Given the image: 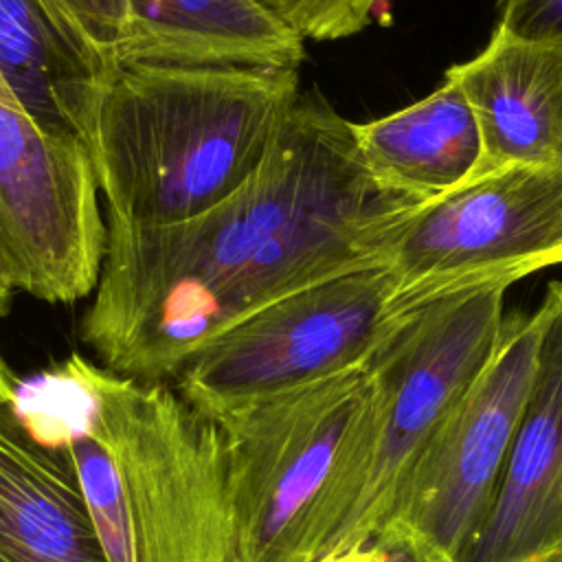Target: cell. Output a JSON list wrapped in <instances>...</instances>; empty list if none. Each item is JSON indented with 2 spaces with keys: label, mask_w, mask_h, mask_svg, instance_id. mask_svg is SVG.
<instances>
[{
  "label": "cell",
  "mask_w": 562,
  "mask_h": 562,
  "mask_svg": "<svg viewBox=\"0 0 562 562\" xmlns=\"http://www.w3.org/2000/svg\"><path fill=\"white\" fill-rule=\"evenodd\" d=\"M18 393L66 417L57 437L108 562H233L224 435L176 389L72 353Z\"/></svg>",
  "instance_id": "2"
},
{
  "label": "cell",
  "mask_w": 562,
  "mask_h": 562,
  "mask_svg": "<svg viewBox=\"0 0 562 562\" xmlns=\"http://www.w3.org/2000/svg\"><path fill=\"white\" fill-rule=\"evenodd\" d=\"M446 77L479 127L476 176L509 165L562 169V42L522 37L496 22L483 50Z\"/></svg>",
  "instance_id": "11"
},
{
  "label": "cell",
  "mask_w": 562,
  "mask_h": 562,
  "mask_svg": "<svg viewBox=\"0 0 562 562\" xmlns=\"http://www.w3.org/2000/svg\"><path fill=\"white\" fill-rule=\"evenodd\" d=\"M498 22L512 33L562 42V0H496Z\"/></svg>",
  "instance_id": "17"
},
{
  "label": "cell",
  "mask_w": 562,
  "mask_h": 562,
  "mask_svg": "<svg viewBox=\"0 0 562 562\" xmlns=\"http://www.w3.org/2000/svg\"><path fill=\"white\" fill-rule=\"evenodd\" d=\"M299 97V68L119 64L92 125L108 213L173 224L233 195L263 162Z\"/></svg>",
  "instance_id": "3"
},
{
  "label": "cell",
  "mask_w": 562,
  "mask_h": 562,
  "mask_svg": "<svg viewBox=\"0 0 562 562\" xmlns=\"http://www.w3.org/2000/svg\"><path fill=\"white\" fill-rule=\"evenodd\" d=\"M391 312L562 263V169L509 165L417 206L389 255Z\"/></svg>",
  "instance_id": "8"
},
{
  "label": "cell",
  "mask_w": 562,
  "mask_h": 562,
  "mask_svg": "<svg viewBox=\"0 0 562 562\" xmlns=\"http://www.w3.org/2000/svg\"><path fill=\"white\" fill-rule=\"evenodd\" d=\"M0 562H108L66 443L18 397L0 406Z\"/></svg>",
  "instance_id": "12"
},
{
  "label": "cell",
  "mask_w": 562,
  "mask_h": 562,
  "mask_svg": "<svg viewBox=\"0 0 562 562\" xmlns=\"http://www.w3.org/2000/svg\"><path fill=\"white\" fill-rule=\"evenodd\" d=\"M103 246L88 149L48 134L0 72V255L15 290L81 301L97 285Z\"/></svg>",
  "instance_id": "9"
},
{
  "label": "cell",
  "mask_w": 562,
  "mask_h": 562,
  "mask_svg": "<svg viewBox=\"0 0 562 562\" xmlns=\"http://www.w3.org/2000/svg\"><path fill=\"white\" fill-rule=\"evenodd\" d=\"M505 283L393 310L362 364L371 391L307 525L299 562L371 544L419 450L492 358Z\"/></svg>",
  "instance_id": "4"
},
{
  "label": "cell",
  "mask_w": 562,
  "mask_h": 562,
  "mask_svg": "<svg viewBox=\"0 0 562 562\" xmlns=\"http://www.w3.org/2000/svg\"><path fill=\"white\" fill-rule=\"evenodd\" d=\"M540 331V310L505 316L492 358L419 450L371 544L404 562H461L496 501Z\"/></svg>",
  "instance_id": "5"
},
{
  "label": "cell",
  "mask_w": 562,
  "mask_h": 562,
  "mask_svg": "<svg viewBox=\"0 0 562 562\" xmlns=\"http://www.w3.org/2000/svg\"><path fill=\"white\" fill-rule=\"evenodd\" d=\"M533 382L496 501L461 562H562V281L544 290Z\"/></svg>",
  "instance_id": "10"
},
{
  "label": "cell",
  "mask_w": 562,
  "mask_h": 562,
  "mask_svg": "<svg viewBox=\"0 0 562 562\" xmlns=\"http://www.w3.org/2000/svg\"><path fill=\"white\" fill-rule=\"evenodd\" d=\"M303 42H331L360 33L378 0H257Z\"/></svg>",
  "instance_id": "16"
},
{
  "label": "cell",
  "mask_w": 562,
  "mask_h": 562,
  "mask_svg": "<svg viewBox=\"0 0 562 562\" xmlns=\"http://www.w3.org/2000/svg\"><path fill=\"white\" fill-rule=\"evenodd\" d=\"M422 204L369 173L351 121L323 94L299 92L259 169L213 209L173 224L105 215L81 338L116 375L173 380L266 303L386 261Z\"/></svg>",
  "instance_id": "1"
},
{
  "label": "cell",
  "mask_w": 562,
  "mask_h": 562,
  "mask_svg": "<svg viewBox=\"0 0 562 562\" xmlns=\"http://www.w3.org/2000/svg\"><path fill=\"white\" fill-rule=\"evenodd\" d=\"M15 285H13V279L9 274V268L0 255V316H4L11 307V301H13V294H15Z\"/></svg>",
  "instance_id": "21"
},
{
  "label": "cell",
  "mask_w": 562,
  "mask_h": 562,
  "mask_svg": "<svg viewBox=\"0 0 562 562\" xmlns=\"http://www.w3.org/2000/svg\"><path fill=\"white\" fill-rule=\"evenodd\" d=\"M351 132L373 178L424 202L465 184L481 165L474 114L450 77L397 112L351 123Z\"/></svg>",
  "instance_id": "15"
},
{
  "label": "cell",
  "mask_w": 562,
  "mask_h": 562,
  "mask_svg": "<svg viewBox=\"0 0 562 562\" xmlns=\"http://www.w3.org/2000/svg\"><path fill=\"white\" fill-rule=\"evenodd\" d=\"M119 64L299 68L305 42L257 0H119Z\"/></svg>",
  "instance_id": "14"
},
{
  "label": "cell",
  "mask_w": 562,
  "mask_h": 562,
  "mask_svg": "<svg viewBox=\"0 0 562 562\" xmlns=\"http://www.w3.org/2000/svg\"><path fill=\"white\" fill-rule=\"evenodd\" d=\"M369 391L360 362L213 419L228 457L233 562H299L312 514Z\"/></svg>",
  "instance_id": "6"
},
{
  "label": "cell",
  "mask_w": 562,
  "mask_h": 562,
  "mask_svg": "<svg viewBox=\"0 0 562 562\" xmlns=\"http://www.w3.org/2000/svg\"><path fill=\"white\" fill-rule=\"evenodd\" d=\"M386 261L338 272L250 312L173 378L195 411L217 419L261 397L356 367L391 314Z\"/></svg>",
  "instance_id": "7"
},
{
  "label": "cell",
  "mask_w": 562,
  "mask_h": 562,
  "mask_svg": "<svg viewBox=\"0 0 562 562\" xmlns=\"http://www.w3.org/2000/svg\"><path fill=\"white\" fill-rule=\"evenodd\" d=\"M316 562H404V560L391 551L375 547V544H364V547H353V549H347L340 553L325 555Z\"/></svg>",
  "instance_id": "19"
},
{
  "label": "cell",
  "mask_w": 562,
  "mask_h": 562,
  "mask_svg": "<svg viewBox=\"0 0 562 562\" xmlns=\"http://www.w3.org/2000/svg\"><path fill=\"white\" fill-rule=\"evenodd\" d=\"M18 384L20 380L13 375V371L9 369L7 360L0 353V406L18 397Z\"/></svg>",
  "instance_id": "20"
},
{
  "label": "cell",
  "mask_w": 562,
  "mask_h": 562,
  "mask_svg": "<svg viewBox=\"0 0 562 562\" xmlns=\"http://www.w3.org/2000/svg\"><path fill=\"white\" fill-rule=\"evenodd\" d=\"M70 20L88 35V40L101 50V55L116 64L114 50L121 24L119 0H55Z\"/></svg>",
  "instance_id": "18"
},
{
  "label": "cell",
  "mask_w": 562,
  "mask_h": 562,
  "mask_svg": "<svg viewBox=\"0 0 562 562\" xmlns=\"http://www.w3.org/2000/svg\"><path fill=\"white\" fill-rule=\"evenodd\" d=\"M112 68L55 0H0V72L48 134L90 147Z\"/></svg>",
  "instance_id": "13"
}]
</instances>
